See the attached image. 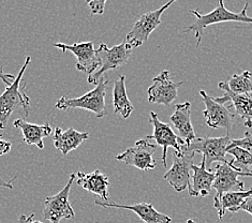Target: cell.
<instances>
[{
	"label": "cell",
	"mask_w": 252,
	"mask_h": 223,
	"mask_svg": "<svg viewBox=\"0 0 252 223\" xmlns=\"http://www.w3.org/2000/svg\"><path fill=\"white\" fill-rule=\"evenodd\" d=\"M32 63V57L27 56L21 68L19 74L15 76L14 82L7 87L2 95H0V129H5L9 118L17 110H22L23 115L29 116V107H31V99L24 92L22 86V80L27 67Z\"/></svg>",
	"instance_id": "obj_1"
},
{
	"label": "cell",
	"mask_w": 252,
	"mask_h": 223,
	"mask_svg": "<svg viewBox=\"0 0 252 223\" xmlns=\"http://www.w3.org/2000/svg\"><path fill=\"white\" fill-rule=\"evenodd\" d=\"M249 7L248 3L244 5V9L239 13H233V12L227 10L224 7V3L222 0L217 3L214 11L207 14H201L197 10H191L190 13L195 16V22L191 26L186 28L184 32H193L196 38V46L201 44L202 37L204 34V30L208 26L214 25V24H219L223 22H239L246 24H252V17L247 15V9Z\"/></svg>",
	"instance_id": "obj_2"
},
{
	"label": "cell",
	"mask_w": 252,
	"mask_h": 223,
	"mask_svg": "<svg viewBox=\"0 0 252 223\" xmlns=\"http://www.w3.org/2000/svg\"><path fill=\"white\" fill-rule=\"evenodd\" d=\"M109 85V81H105L103 77L99 81L98 85L88 93L83 95L80 98L70 99L65 96L57 101L55 107L57 110H71V108H82L94 113L98 118L104 117L106 112V88Z\"/></svg>",
	"instance_id": "obj_3"
},
{
	"label": "cell",
	"mask_w": 252,
	"mask_h": 223,
	"mask_svg": "<svg viewBox=\"0 0 252 223\" xmlns=\"http://www.w3.org/2000/svg\"><path fill=\"white\" fill-rule=\"evenodd\" d=\"M232 138L230 135L221 136V137H196L189 146L185 144L182 146L183 152H187L190 154L200 153L203 155L206 163V167L215 162L218 163H229L226 159L227 147L231 145Z\"/></svg>",
	"instance_id": "obj_4"
},
{
	"label": "cell",
	"mask_w": 252,
	"mask_h": 223,
	"mask_svg": "<svg viewBox=\"0 0 252 223\" xmlns=\"http://www.w3.org/2000/svg\"><path fill=\"white\" fill-rule=\"evenodd\" d=\"M97 52L102 62V65L95 73L89 75L87 78L89 84H95V85H98L99 81L107 71L116 70L125 64H127L132 54V50L126 43V41L121 44L113 46L112 49H109L104 43H100Z\"/></svg>",
	"instance_id": "obj_5"
},
{
	"label": "cell",
	"mask_w": 252,
	"mask_h": 223,
	"mask_svg": "<svg viewBox=\"0 0 252 223\" xmlns=\"http://www.w3.org/2000/svg\"><path fill=\"white\" fill-rule=\"evenodd\" d=\"M75 180V173L70 175L67 185L57 194L46 196L44 200L43 217L52 223H59L62 219H72L75 213L69 202V195L72 184Z\"/></svg>",
	"instance_id": "obj_6"
},
{
	"label": "cell",
	"mask_w": 252,
	"mask_h": 223,
	"mask_svg": "<svg viewBox=\"0 0 252 223\" xmlns=\"http://www.w3.org/2000/svg\"><path fill=\"white\" fill-rule=\"evenodd\" d=\"M175 2V0L165 3L163 7H161L158 10L148 12L140 16V19L136 21L133 28L128 33L126 43L130 47L131 50L136 49L144 43H146L149 35L154 32L156 28L161 25V16L164 12L169 9L171 5Z\"/></svg>",
	"instance_id": "obj_7"
},
{
	"label": "cell",
	"mask_w": 252,
	"mask_h": 223,
	"mask_svg": "<svg viewBox=\"0 0 252 223\" xmlns=\"http://www.w3.org/2000/svg\"><path fill=\"white\" fill-rule=\"evenodd\" d=\"M93 41L79 42L72 45L64 43H54V46L57 47L63 53L71 52L76 57L75 67L77 71L86 73L88 76L95 73L102 65V62L98 55L97 50L94 49Z\"/></svg>",
	"instance_id": "obj_8"
},
{
	"label": "cell",
	"mask_w": 252,
	"mask_h": 223,
	"mask_svg": "<svg viewBox=\"0 0 252 223\" xmlns=\"http://www.w3.org/2000/svg\"><path fill=\"white\" fill-rule=\"evenodd\" d=\"M157 149L156 144L151 143L147 138L140 140L134 146L128 148L126 152L116 156L118 161L125 162L127 165L134 166L141 171H152L157 165L154 159V153Z\"/></svg>",
	"instance_id": "obj_9"
},
{
	"label": "cell",
	"mask_w": 252,
	"mask_h": 223,
	"mask_svg": "<svg viewBox=\"0 0 252 223\" xmlns=\"http://www.w3.org/2000/svg\"><path fill=\"white\" fill-rule=\"evenodd\" d=\"M239 176L252 177V173H245L237 170H234L229 163H218L216 166L215 180L213 188L216 190V195L214 196V207L216 208L219 205L223 194L231 192L232 189L238 188L244 191L245 184L239 180Z\"/></svg>",
	"instance_id": "obj_10"
},
{
	"label": "cell",
	"mask_w": 252,
	"mask_h": 223,
	"mask_svg": "<svg viewBox=\"0 0 252 223\" xmlns=\"http://www.w3.org/2000/svg\"><path fill=\"white\" fill-rule=\"evenodd\" d=\"M149 123H151L154 127V133L152 135L146 136L147 140H154L159 146L163 148V153H162V163H163L164 167L167 166L166 163V156H167V149L169 147H172L175 149V153L177 155H182L183 150L182 146L184 145V141L181 137H178L175 132L173 131L172 127L161 122L160 118L158 117L157 114L155 112H151V118H149Z\"/></svg>",
	"instance_id": "obj_11"
},
{
	"label": "cell",
	"mask_w": 252,
	"mask_h": 223,
	"mask_svg": "<svg viewBox=\"0 0 252 223\" xmlns=\"http://www.w3.org/2000/svg\"><path fill=\"white\" fill-rule=\"evenodd\" d=\"M200 95L206 106L203 115L206 119L207 126L212 129L223 128L226 130L227 135H230L235 123V114H232L226 106L217 103L214 98L207 95L205 90H201Z\"/></svg>",
	"instance_id": "obj_12"
},
{
	"label": "cell",
	"mask_w": 252,
	"mask_h": 223,
	"mask_svg": "<svg viewBox=\"0 0 252 223\" xmlns=\"http://www.w3.org/2000/svg\"><path fill=\"white\" fill-rule=\"evenodd\" d=\"M195 154H190L183 152L182 155L174 153L173 156V165L164 175V179L169 183L175 191L182 192L186 190L191 184V174L193 165V158Z\"/></svg>",
	"instance_id": "obj_13"
},
{
	"label": "cell",
	"mask_w": 252,
	"mask_h": 223,
	"mask_svg": "<svg viewBox=\"0 0 252 223\" xmlns=\"http://www.w3.org/2000/svg\"><path fill=\"white\" fill-rule=\"evenodd\" d=\"M184 82L175 83L171 80L170 71H162L154 77L153 84L148 87V102L153 104L170 105L177 98V90Z\"/></svg>",
	"instance_id": "obj_14"
},
{
	"label": "cell",
	"mask_w": 252,
	"mask_h": 223,
	"mask_svg": "<svg viewBox=\"0 0 252 223\" xmlns=\"http://www.w3.org/2000/svg\"><path fill=\"white\" fill-rule=\"evenodd\" d=\"M218 87L224 90V96L220 98H214L215 101L222 105L230 103V107H235V115L244 120V125L249 129L252 128V95H237L232 93L227 82H220Z\"/></svg>",
	"instance_id": "obj_15"
},
{
	"label": "cell",
	"mask_w": 252,
	"mask_h": 223,
	"mask_svg": "<svg viewBox=\"0 0 252 223\" xmlns=\"http://www.w3.org/2000/svg\"><path fill=\"white\" fill-rule=\"evenodd\" d=\"M99 206L105 208H122L132 210L144 221V223H171L172 218L165 214L159 213L156 210L154 205L151 203H139L134 205H123L114 202H94Z\"/></svg>",
	"instance_id": "obj_16"
},
{
	"label": "cell",
	"mask_w": 252,
	"mask_h": 223,
	"mask_svg": "<svg viewBox=\"0 0 252 223\" xmlns=\"http://www.w3.org/2000/svg\"><path fill=\"white\" fill-rule=\"evenodd\" d=\"M75 182L85 190L99 195L102 200H104V202H110V180L104 173L99 170L88 174L77 172L75 174Z\"/></svg>",
	"instance_id": "obj_17"
},
{
	"label": "cell",
	"mask_w": 252,
	"mask_h": 223,
	"mask_svg": "<svg viewBox=\"0 0 252 223\" xmlns=\"http://www.w3.org/2000/svg\"><path fill=\"white\" fill-rule=\"evenodd\" d=\"M171 122L177 130L179 137L184 141L186 146H189L196 136L194 133L193 126L191 123V103L185 102L182 104L175 105V112L172 114Z\"/></svg>",
	"instance_id": "obj_18"
},
{
	"label": "cell",
	"mask_w": 252,
	"mask_h": 223,
	"mask_svg": "<svg viewBox=\"0 0 252 223\" xmlns=\"http://www.w3.org/2000/svg\"><path fill=\"white\" fill-rule=\"evenodd\" d=\"M192 171H193L191 177L192 184H190L188 187L189 194L193 197L206 196L209 194V192H211L213 188L215 172L212 170H207L204 158H202L200 166L195 164L192 165Z\"/></svg>",
	"instance_id": "obj_19"
},
{
	"label": "cell",
	"mask_w": 252,
	"mask_h": 223,
	"mask_svg": "<svg viewBox=\"0 0 252 223\" xmlns=\"http://www.w3.org/2000/svg\"><path fill=\"white\" fill-rule=\"evenodd\" d=\"M13 126L23 133V141L27 145H34L39 149L44 148L43 140L52 134V127L49 123L44 125L31 124L22 118L15 119Z\"/></svg>",
	"instance_id": "obj_20"
},
{
	"label": "cell",
	"mask_w": 252,
	"mask_h": 223,
	"mask_svg": "<svg viewBox=\"0 0 252 223\" xmlns=\"http://www.w3.org/2000/svg\"><path fill=\"white\" fill-rule=\"evenodd\" d=\"M88 137V132H79L73 128H70L67 131H63L61 128H55L53 142L55 148L65 156L79 147Z\"/></svg>",
	"instance_id": "obj_21"
},
{
	"label": "cell",
	"mask_w": 252,
	"mask_h": 223,
	"mask_svg": "<svg viewBox=\"0 0 252 223\" xmlns=\"http://www.w3.org/2000/svg\"><path fill=\"white\" fill-rule=\"evenodd\" d=\"M125 81H126V76L121 75L118 77V80H116L115 83H114L113 105H114V112L118 114V115H121L123 118L127 119L131 116L134 107L128 98L127 90H126V86H125Z\"/></svg>",
	"instance_id": "obj_22"
},
{
	"label": "cell",
	"mask_w": 252,
	"mask_h": 223,
	"mask_svg": "<svg viewBox=\"0 0 252 223\" xmlns=\"http://www.w3.org/2000/svg\"><path fill=\"white\" fill-rule=\"evenodd\" d=\"M250 196H252V188L247 191L227 192L223 194L219 205L216 207L219 218H223L226 210H229L230 213H237L238 207H241V205Z\"/></svg>",
	"instance_id": "obj_23"
},
{
	"label": "cell",
	"mask_w": 252,
	"mask_h": 223,
	"mask_svg": "<svg viewBox=\"0 0 252 223\" xmlns=\"http://www.w3.org/2000/svg\"><path fill=\"white\" fill-rule=\"evenodd\" d=\"M226 154L234 157V159L229 161V165L233 167L234 170L245 173H252L249 168V166H252V155H250L247 150L241 147H231L227 148Z\"/></svg>",
	"instance_id": "obj_24"
},
{
	"label": "cell",
	"mask_w": 252,
	"mask_h": 223,
	"mask_svg": "<svg viewBox=\"0 0 252 223\" xmlns=\"http://www.w3.org/2000/svg\"><path fill=\"white\" fill-rule=\"evenodd\" d=\"M227 85L232 93L237 95H252V82L251 73L245 71L242 74H234Z\"/></svg>",
	"instance_id": "obj_25"
},
{
	"label": "cell",
	"mask_w": 252,
	"mask_h": 223,
	"mask_svg": "<svg viewBox=\"0 0 252 223\" xmlns=\"http://www.w3.org/2000/svg\"><path fill=\"white\" fill-rule=\"evenodd\" d=\"M231 147H241L247 150L250 155H252V134H250L249 132H246L244 137L237 138V140H232L231 145L227 148Z\"/></svg>",
	"instance_id": "obj_26"
},
{
	"label": "cell",
	"mask_w": 252,
	"mask_h": 223,
	"mask_svg": "<svg viewBox=\"0 0 252 223\" xmlns=\"http://www.w3.org/2000/svg\"><path fill=\"white\" fill-rule=\"evenodd\" d=\"M91 10L92 14H103L106 1L105 0H94V1H86Z\"/></svg>",
	"instance_id": "obj_27"
},
{
	"label": "cell",
	"mask_w": 252,
	"mask_h": 223,
	"mask_svg": "<svg viewBox=\"0 0 252 223\" xmlns=\"http://www.w3.org/2000/svg\"><path fill=\"white\" fill-rule=\"evenodd\" d=\"M0 80H1L5 84V85H7V87H8V86L11 85L12 83L14 82L15 76L12 75V74L5 73V72L2 70V67H0Z\"/></svg>",
	"instance_id": "obj_28"
},
{
	"label": "cell",
	"mask_w": 252,
	"mask_h": 223,
	"mask_svg": "<svg viewBox=\"0 0 252 223\" xmlns=\"http://www.w3.org/2000/svg\"><path fill=\"white\" fill-rule=\"evenodd\" d=\"M11 147H12V144L8 141L2 140V135L0 134V157L10 153Z\"/></svg>",
	"instance_id": "obj_29"
},
{
	"label": "cell",
	"mask_w": 252,
	"mask_h": 223,
	"mask_svg": "<svg viewBox=\"0 0 252 223\" xmlns=\"http://www.w3.org/2000/svg\"><path fill=\"white\" fill-rule=\"evenodd\" d=\"M241 210H244V212H247L250 215H252V196L248 197L242 205L241 207H238L237 212H241Z\"/></svg>",
	"instance_id": "obj_30"
},
{
	"label": "cell",
	"mask_w": 252,
	"mask_h": 223,
	"mask_svg": "<svg viewBox=\"0 0 252 223\" xmlns=\"http://www.w3.org/2000/svg\"><path fill=\"white\" fill-rule=\"evenodd\" d=\"M15 179V177H13V179L10 180V182H7L3 178L0 177V188H7V189H13V185H12V182Z\"/></svg>",
	"instance_id": "obj_31"
},
{
	"label": "cell",
	"mask_w": 252,
	"mask_h": 223,
	"mask_svg": "<svg viewBox=\"0 0 252 223\" xmlns=\"http://www.w3.org/2000/svg\"><path fill=\"white\" fill-rule=\"evenodd\" d=\"M34 218V214H32L31 216L26 217V215H21L20 218H19V221H17V223H28L31 220H32Z\"/></svg>",
	"instance_id": "obj_32"
},
{
	"label": "cell",
	"mask_w": 252,
	"mask_h": 223,
	"mask_svg": "<svg viewBox=\"0 0 252 223\" xmlns=\"http://www.w3.org/2000/svg\"><path fill=\"white\" fill-rule=\"evenodd\" d=\"M28 223H43V222H41V221H39V220H35V221H34V220L32 219V220L29 221Z\"/></svg>",
	"instance_id": "obj_33"
},
{
	"label": "cell",
	"mask_w": 252,
	"mask_h": 223,
	"mask_svg": "<svg viewBox=\"0 0 252 223\" xmlns=\"http://www.w3.org/2000/svg\"><path fill=\"white\" fill-rule=\"evenodd\" d=\"M187 223H196V222L194 220H192V219H188Z\"/></svg>",
	"instance_id": "obj_34"
},
{
	"label": "cell",
	"mask_w": 252,
	"mask_h": 223,
	"mask_svg": "<svg viewBox=\"0 0 252 223\" xmlns=\"http://www.w3.org/2000/svg\"><path fill=\"white\" fill-rule=\"evenodd\" d=\"M251 188H252V186H251Z\"/></svg>",
	"instance_id": "obj_35"
}]
</instances>
